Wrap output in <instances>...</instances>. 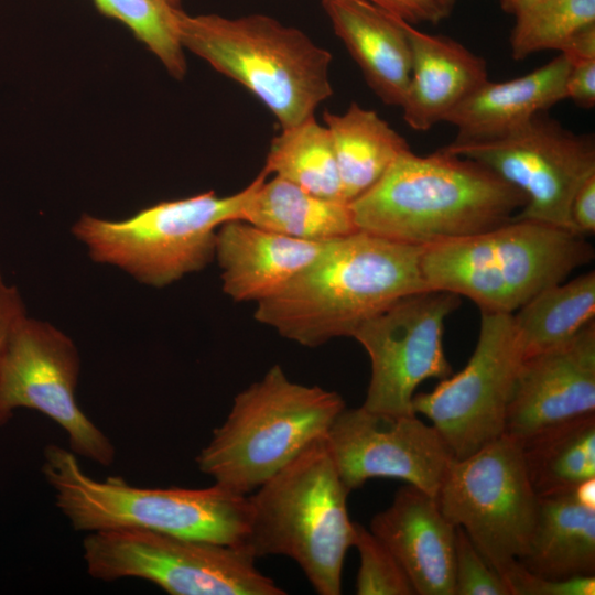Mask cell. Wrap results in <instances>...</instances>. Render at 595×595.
<instances>
[{
    "mask_svg": "<svg viewBox=\"0 0 595 595\" xmlns=\"http://www.w3.org/2000/svg\"><path fill=\"white\" fill-rule=\"evenodd\" d=\"M422 248L361 230L328 241L280 291L257 303L255 318L305 347L353 337L396 301L429 290Z\"/></svg>",
    "mask_w": 595,
    "mask_h": 595,
    "instance_id": "obj_1",
    "label": "cell"
},
{
    "mask_svg": "<svg viewBox=\"0 0 595 595\" xmlns=\"http://www.w3.org/2000/svg\"><path fill=\"white\" fill-rule=\"evenodd\" d=\"M524 204V195L487 166L442 148L403 152L349 203L358 230L422 247L500 226Z\"/></svg>",
    "mask_w": 595,
    "mask_h": 595,
    "instance_id": "obj_2",
    "label": "cell"
},
{
    "mask_svg": "<svg viewBox=\"0 0 595 595\" xmlns=\"http://www.w3.org/2000/svg\"><path fill=\"white\" fill-rule=\"evenodd\" d=\"M326 435L248 496L244 545L256 558L292 559L320 595L342 593L343 567L355 522Z\"/></svg>",
    "mask_w": 595,
    "mask_h": 595,
    "instance_id": "obj_3",
    "label": "cell"
},
{
    "mask_svg": "<svg viewBox=\"0 0 595 595\" xmlns=\"http://www.w3.org/2000/svg\"><path fill=\"white\" fill-rule=\"evenodd\" d=\"M595 256L584 236L527 219L422 248L429 290L472 300L480 312L512 314Z\"/></svg>",
    "mask_w": 595,
    "mask_h": 595,
    "instance_id": "obj_4",
    "label": "cell"
},
{
    "mask_svg": "<svg viewBox=\"0 0 595 595\" xmlns=\"http://www.w3.org/2000/svg\"><path fill=\"white\" fill-rule=\"evenodd\" d=\"M177 22L184 50L255 95L281 129L313 117L333 95L332 54L298 28L261 13L228 18L180 10Z\"/></svg>",
    "mask_w": 595,
    "mask_h": 595,
    "instance_id": "obj_5",
    "label": "cell"
},
{
    "mask_svg": "<svg viewBox=\"0 0 595 595\" xmlns=\"http://www.w3.org/2000/svg\"><path fill=\"white\" fill-rule=\"evenodd\" d=\"M43 456V476L75 531L131 528L223 544L244 542L245 495L216 483L205 488H144L118 476L97 480L82 469L76 454L57 444H48Z\"/></svg>",
    "mask_w": 595,
    "mask_h": 595,
    "instance_id": "obj_6",
    "label": "cell"
},
{
    "mask_svg": "<svg viewBox=\"0 0 595 595\" xmlns=\"http://www.w3.org/2000/svg\"><path fill=\"white\" fill-rule=\"evenodd\" d=\"M345 408L335 391L292 381L280 365L240 391L195 461L214 483L247 496L316 439Z\"/></svg>",
    "mask_w": 595,
    "mask_h": 595,
    "instance_id": "obj_7",
    "label": "cell"
},
{
    "mask_svg": "<svg viewBox=\"0 0 595 595\" xmlns=\"http://www.w3.org/2000/svg\"><path fill=\"white\" fill-rule=\"evenodd\" d=\"M252 188L227 196L214 191L164 201L122 220L84 214L73 234L91 259L117 266L139 282L162 288L206 268L215 258L216 231L240 218Z\"/></svg>",
    "mask_w": 595,
    "mask_h": 595,
    "instance_id": "obj_8",
    "label": "cell"
},
{
    "mask_svg": "<svg viewBox=\"0 0 595 595\" xmlns=\"http://www.w3.org/2000/svg\"><path fill=\"white\" fill-rule=\"evenodd\" d=\"M83 558L96 580L141 578L171 595L286 594L244 545L122 528L89 532Z\"/></svg>",
    "mask_w": 595,
    "mask_h": 595,
    "instance_id": "obj_9",
    "label": "cell"
},
{
    "mask_svg": "<svg viewBox=\"0 0 595 595\" xmlns=\"http://www.w3.org/2000/svg\"><path fill=\"white\" fill-rule=\"evenodd\" d=\"M436 500L443 515L466 532L500 575L526 554L539 497L518 440L502 433L477 452L454 458Z\"/></svg>",
    "mask_w": 595,
    "mask_h": 595,
    "instance_id": "obj_10",
    "label": "cell"
},
{
    "mask_svg": "<svg viewBox=\"0 0 595 595\" xmlns=\"http://www.w3.org/2000/svg\"><path fill=\"white\" fill-rule=\"evenodd\" d=\"M442 149L487 166L519 190L526 204L512 219L534 220L574 232L572 198L578 186L595 174L593 134L576 133L542 112L499 139L452 141Z\"/></svg>",
    "mask_w": 595,
    "mask_h": 595,
    "instance_id": "obj_11",
    "label": "cell"
},
{
    "mask_svg": "<svg viewBox=\"0 0 595 595\" xmlns=\"http://www.w3.org/2000/svg\"><path fill=\"white\" fill-rule=\"evenodd\" d=\"M79 365L67 335L25 315L0 355V426L20 408L36 410L65 431L74 454L109 466L115 447L76 400Z\"/></svg>",
    "mask_w": 595,
    "mask_h": 595,
    "instance_id": "obj_12",
    "label": "cell"
},
{
    "mask_svg": "<svg viewBox=\"0 0 595 595\" xmlns=\"http://www.w3.org/2000/svg\"><path fill=\"white\" fill-rule=\"evenodd\" d=\"M524 359L512 314L482 312L476 347L468 363L431 391L414 394L423 414L455 458H464L499 437Z\"/></svg>",
    "mask_w": 595,
    "mask_h": 595,
    "instance_id": "obj_13",
    "label": "cell"
},
{
    "mask_svg": "<svg viewBox=\"0 0 595 595\" xmlns=\"http://www.w3.org/2000/svg\"><path fill=\"white\" fill-rule=\"evenodd\" d=\"M461 296L424 290L401 298L367 320L353 337L370 359V380L363 407L389 415L416 414L415 389L423 381L453 375L443 347L444 324Z\"/></svg>",
    "mask_w": 595,
    "mask_h": 595,
    "instance_id": "obj_14",
    "label": "cell"
},
{
    "mask_svg": "<svg viewBox=\"0 0 595 595\" xmlns=\"http://www.w3.org/2000/svg\"><path fill=\"white\" fill-rule=\"evenodd\" d=\"M326 442L349 491L372 478H394L436 497L455 458L437 430L418 414H381L363 405L345 407Z\"/></svg>",
    "mask_w": 595,
    "mask_h": 595,
    "instance_id": "obj_15",
    "label": "cell"
},
{
    "mask_svg": "<svg viewBox=\"0 0 595 595\" xmlns=\"http://www.w3.org/2000/svg\"><path fill=\"white\" fill-rule=\"evenodd\" d=\"M588 415H595V321L569 342L523 359L504 433L521 442Z\"/></svg>",
    "mask_w": 595,
    "mask_h": 595,
    "instance_id": "obj_16",
    "label": "cell"
},
{
    "mask_svg": "<svg viewBox=\"0 0 595 595\" xmlns=\"http://www.w3.org/2000/svg\"><path fill=\"white\" fill-rule=\"evenodd\" d=\"M369 530L393 554L416 595H454L456 526L436 497L407 484L372 517Z\"/></svg>",
    "mask_w": 595,
    "mask_h": 595,
    "instance_id": "obj_17",
    "label": "cell"
},
{
    "mask_svg": "<svg viewBox=\"0 0 595 595\" xmlns=\"http://www.w3.org/2000/svg\"><path fill=\"white\" fill-rule=\"evenodd\" d=\"M411 48V76L400 108L404 122L428 131L488 78L486 61L445 35L423 32L402 19Z\"/></svg>",
    "mask_w": 595,
    "mask_h": 595,
    "instance_id": "obj_18",
    "label": "cell"
},
{
    "mask_svg": "<svg viewBox=\"0 0 595 595\" xmlns=\"http://www.w3.org/2000/svg\"><path fill=\"white\" fill-rule=\"evenodd\" d=\"M326 242L293 239L235 219L216 231L223 291L237 302H260L280 291Z\"/></svg>",
    "mask_w": 595,
    "mask_h": 595,
    "instance_id": "obj_19",
    "label": "cell"
},
{
    "mask_svg": "<svg viewBox=\"0 0 595 595\" xmlns=\"http://www.w3.org/2000/svg\"><path fill=\"white\" fill-rule=\"evenodd\" d=\"M571 63L556 57L522 76L487 80L464 99L445 119L455 127L454 142H484L505 137L536 116L566 99Z\"/></svg>",
    "mask_w": 595,
    "mask_h": 595,
    "instance_id": "obj_20",
    "label": "cell"
},
{
    "mask_svg": "<svg viewBox=\"0 0 595 595\" xmlns=\"http://www.w3.org/2000/svg\"><path fill=\"white\" fill-rule=\"evenodd\" d=\"M322 4L367 85L385 105L400 107L411 76L402 18L370 0H322Z\"/></svg>",
    "mask_w": 595,
    "mask_h": 595,
    "instance_id": "obj_21",
    "label": "cell"
},
{
    "mask_svg": "<svg viewBox=\"0 0 595 595\" xmlns=\"http://www.w3.org/2000/svg\"><path fill=\"white\" fill-rule=\"evenodd\" d=\"M261 170L251 181L240 220L310 242H328L358 231L348 202L315 195Z\"/></svg>",
    "mask_w": 595,
    "mask_h": 595,
    "instance_id": "obj_22",
    "label": "cell"
},
{
    "mask_svg": "<svg viewBox=\"0 0 595 595\" xmlns=\"http://www.w3.org/2000/svg\"><path fill=\"white\" fill-rule=\"evenodd\" d=\"M519 563L547 580L595 575V509L573 490L539 498L536 526Z\"/></svg>",
    "mask_w": 595,
    "mask_h": 595,
    "instance_id": "obj_23",
    "label": "cell"
},
{
    "mask_svg": "<svg viewBox=\"0 0 595 595\" xmlns=\"http://www.w3.org/2000/svg\"><path fill=\"white\" fill-rule=\"evenodd\" d=\"M343 198L350 203L387 172L397 158L410 150L407 140L375 110L351 102L342 113L325 111Z\"/></svg>",
    "mask_w": 595,
    "mask_h": 595,
    "instance_id": "obj_24",
    "label": "cell"
},
{
    "mask_svg": "<svg viewBox=\"0 0 595 595\" xmlns=\"http://www.w3.org/2000/svg\"><path fill=\"white\" fill-rule=\"evenodd\" d=\"M520 443L539 498L572 491L582 480L595 477V415L548 428Z\"/></svg>",
    "mask_w": 595,
    "mask_h": 595,
    "instance_id": "obj_25",
    "label": "cell"
},
{
    "mask_svg": "<svg viewBox=\"0 0 595 595\" xmlns=\"http://www.w3.org/2000/svg\"><path fill=\"white\" fill-rule=\"evenodd\" d=\"M594 318V271L542 290L512 313L524 358L569 342Z\"/></svg>",
    "mask_w": 595,
    "mask_h": 595,
    "instance_id": "obj_26",
    "label": "cell"
},
{
    "mask_svg": "<svg viewBox=\"0 0 595 595\" xmlns=\"http://www.w3.org/2000/svg\"><path fill=\"white\" fill-rule=\"evenodd\" d=\"M262 170L315 195L345 201L329 132L314 116L281 129Z\"/></svg>",
    "mask_w": 595,
    "mask_h": 595,
    "instance_id": "obj_27",
    "label": "cell"
},
{
    "mask_svg": "<svg viewBox=\"0 0 595 595\" xmlns=\"http://www.w3.org/2000/svg\"><path fill=\"white\" fill-rule=\"evenodd\" d=\"M595 24V0H545L515 15L510 54L522 61L542 51L561 52L580 31Z\"/></svg>",
    "mask_w": 595,
    "mask_h": 595,
    "instance_id": "obj_28",
    "label": "cell"
},
{
    "mask_svg": "<svg viewBox=\"0 0 595 595\" xmlns=\"http://www.w3.org/2000/svg\"><path fill=\"white\" fill-rule=\"evenodd\" d=\"M98 10L123 23L163 64L171 76L182 79L186 60L181 43L180 9L164 0H93Z\"/></svg>",
    "mask_w": 595,
    "mask_h": 595,
    "instance_id": "obj_29",
    "label": "cell"
},
{
    "mask_svg": "<svg viewBox=\"0 0 595 595\" xmlns=\"http://www.w3.org/2000/svg\"><path fill=\"white\" fill-rule=\"evenodd\" d=\"M359 555L356 578L358 595L415 594L404 571L385 545L369 529L355 522L354 543Z\"/></svg>",
    "mask_w": 595,
    "mask_h": 595,
    "instance_id": "obj_30",
    "label": "cell"
},
{
    "mask_svg": "<svg viewBox=\"0 0 595 595\" xmlns=\"http://www.w3.org/2000/svg\"><path fill=\"white\" fill-rule=\"evenodd\" d=\"M454 595H511L505 580L461 527L455 533Z\"/></svg>",
    "mask_w": 595,
    "mask_h": 595,
    "instance_id": "obj_31",
    "label": "cell"
},
{
    "mask_svg": "<svg viewBox=\"0 0 595 595\" xmlns=\"http://www.w3.org/2000/svg\"><path fill=\"white\" fill-rule=\"evenodd\" d=\"M511 595H594L595 575L547 580L531 574L519 561L501 575Z\"/></svg>",
    "mask_w": 595,
    "mask_h": 595,
    "instance_id": "obj_32",
    "label": "cell"
},
{
    "mask_svg": "<svg viewBox=\"0 0 595 595\" xmlns=\"http://www.w3.org/2000/svg\"><path fill=\"white\" fill-rule=\"evenodd\" d=\"M456 0H388L389 10L411 24H436L447 18Z\"/></svg>",
    "mask_w": 595,
    "mask_h": 595,
    "instance_id": "obj_33",
    "label": "cell"
},
{
    "mask_svg": "<svg viewBox=\"0 0 595 595\" xmlns=\"http://www.w3.org/2000/svg\"><path fill=\"white\" fill-rule=\"evenodd\" d=\"M571 63L566 80V99L584 109L595 106V58Z\"/></svg>",
    "mask_w": 595,
    "mask_h": 595,
    "instance_id": "obj_34",
    "label": "cell"
},
{
    "mask_svg": "<svg viewBox=\"0 0 595 595\" xmlns=\"http://www.w3.org/2000/svg\"><path fill=\"white\" fill-rule=\"evenodd\" d=\"M572 229L584 236L595 231V174L588 176L576 190L570 207Z\"/></svg>",
    "mask_w": 595,
    "mask_h": 595,
    "instance_id": "obj_35",
    "label": "cell"
},
{
    "mask_svg": "<svg viewBox=\"0 0 595 595\" xmlns=\"http://www.w3.org/2000/svg\"><path fill=\"white\" fill-rule=\"evenodd\" d=\"M19 291L4 282L0 272V355L15 325L25 316Z\"/></svg>",
    "mask_w": 595,
    "mask_h": 595,
    "instance_id": "obj_36",
    "label": "cell"
},
{
    "mask_svg": "<svg viewBox=\"0 0 595 595\" xmlns=\"http://www.w3.org/2000/svg\"><path fill=\"white\" fill-rule=\"evenodd\" d=\"M560 53L570 62L595 58V24L575 34Z\"/></svg>",
    "mask_w": 595,
    "mask_h": 595,
    "instance_id": "obj_37",
    "label": "cell"
},
{
    "mask_svg": "<svg viewBox=\"0 0 595 595\" xmlns=\"http://www.w3.org/2000/svg\"><path fill=\"white\" fill-rule=\"evenodd\" d=\"M573 495L581 505L595 509V477L578 483L573 488Z\"/></svg>",
    "mask_w": 595,
    "mask_h": 595,
    "instance_id": "obj_38",
    "label": "cell"
},
{
    "mask_svg": "<svg viewBox=\"0 0 595 595\" xmlns=\"http://www.w3.org/2000/svg\"><path fill=\"white\" fill-rule=\"evenodd\" d=\"M545 0H499L500 7L507 14L516 15L522 10Z\"/></svg>",
    "mask_w": 595,
    "mask_h": 595,
    "instance_id": "obj_39",
    "label": "cell"
},
{
    "mask_svg": "<svg viewBox=\"0 0 595 595\" xmlns=\"http://www.w3.org/2000/svg\"><path fill=\"white\" fill-rule=\"evenodd\" d=\"M375 3H377L378 6L385 8L386 10H388V1L387 0H370Z\"/></svg>",
    "mask_w": 595,
    "mask_h": 595,
    "instance_id": "obj_40",
    "label": "cell"
},
{
    "mask_svg": "<svg viewBox=\"0 0 595 595\" xmlns=\"http://www.w3.org/2000/svg\"><path fill=\"white\" fill-rule=\"evenodd\" d=\"M164 1H166L170 6L174 8H178V4L181 2V0H164Z\"/></svg>",
    "mask_w": 595,
    "mask_h": 595,
    "instance_id": "obj_41",
    "label": "cell"
}]
</instances>
